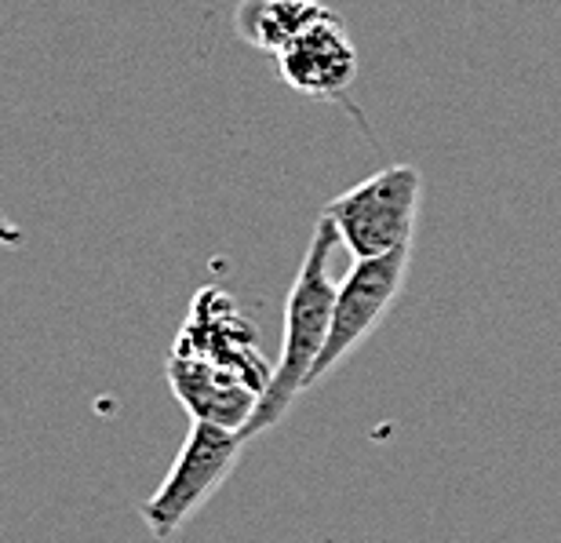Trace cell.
Here are the masks:
<instances>
[{"mask_svg":"<svg viewBox=\"0 0 561 543\" xmlns=\"http://www.w3.org/2000/svg\"><path fill=\"white\" fill-rule=\"evenodd\" d=\"M274 63L280 81L307 99H340L357 77V48L335 11L299 33Z\"/></svg>","mask_w":561,"mask_h":543,"instance_id":"obj_7","label":"cell"},{"mask_svg":"<svg viewBox=\"0 0 561 543\" xmlns=\"http://www.w3.org/2000/svg\"><path fill=\"white\" fill-rule=\"evenodd\" d=\"M164 376L179 405L190 412V420L216 423L238 434H244V427L252 423V416L266 394L244 372L227 369L201 354H186V350H172L168 354Z\"/></svg>","mask_w":561,"mask_h":543,"instance_id":"obj_6","label":"cell"},{"mask_svg":"<svg viewBox=\"0 0 561 543\" xmlns=\"http://www.w3.org/2000/svg\"><path fill=\"white\" fill-rule=\"evenodd\" d=\"M244 445H249V438L238 431L190 420V434L179 449L172 471L142 504V522L150 525V533L161 543L172 540L222 489V482L238 467Z\"/></svg>","mask_w":561,"mask_h":543,"instance_id":"obj_3","label":"cell"},{"mask_svg":"<svg viewBox=\"0 0 561 543\" xmlns=\"http://www.w3.org/2000/svg\"><path fill=\"white\" fill-rule=\"evenodd\" d=\"M409 259H412V248L379 256V259H354V267L346 270V278L340 281V292H335L329 343H324L318 369H313V383H318L324 372H332L340 361L351 358V350L362 347V339L383 321L387 307L398 299L401 285H405Z\"/></svg>","mask_w":561,"mask_h":543,"instance_id":"obj_4","label":"cell"},{"mask_svg":"<svg viewBox=\"0 0 561 543\" xmlns=\"http://www.w3.org/2000/svg\"><path fill=\"white\" fill-rule=\"evenodd\" d=\"M423 176L412 165H390L365 183L332 197L321 216L335 223L354 259H379L412 248L420 216Z\"/></svg>","mask_w":561,"mask_h":543,"instance_id":"obj_2","label":"cell"},{"mask_svg":"<svg viewBox=\"0 0 561 543\" xmlns=\"http://www.w3.org/2000/svg\"><path fill=\"white\" fill-rule=\"evenodd\" d=\"M329 11L332 8L321 0H241L233 11V30L249 48L277 55Z\"/></svg>","mask_w":561,"mask_h":543,"instance_id":"obj_8","label":"cell"},{"mask_svg":"<svg viewBox=\"0 0 561 543\" xmlns=\"http://www.w3.org/2000/svg\"><path fill=\"white\" fill-rule=\"evenodd\" d=\"M172 350H186V354L219 361V365L244 372V376L260 383L263 391L271 387L274 365L263 358L260 332H255V325L241 314L230 292H222L216 285H205L190 299V314L183 328H179Z\"/></svg>","mask_w":561,"mask_h":543,"instance_id":"obj_5","label":"cell"},{"mask_svg":"<svg viewBox=\"0 0 561 543\" xmlns=\"http://www.w3.org/2000/svg\"><path fill=\"white\" fill-rule=\"evenodd\" d=\"M340 245L343 241L335 223L321 216L310 234L307 256H302V267L296 281H291L285 303V336H280V354L274 361L271 387H266L252 423L244 427V438L249 441L285 420L291 401L307 387H313V369H318L321 350L329 343L332 307H335V292H340L332 278V256Z\"/></svg>","mask_w":561,"mask_h":543,"instance_id":"obj_1","label":"cell"}]
</instances>
